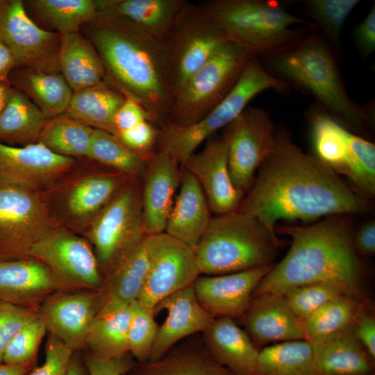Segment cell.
Returning <instances> with one entry per match:
<instances>
[{
	"mask_svg": "<svg viewBox=\"0 0 375 375\" xmlns=\"http://www.w3.org/2000/svg\"><path fill=\"white\" fill-rule=\"evenodd\" d=\"M238 210L275 230L281 219L309 222L361 213L368 204L339 174L277 129L274 147Z\"/></svg>",
	"mask_w": 375,
	"mask_h": 375,
	"instance_id": "1",
	"label": "cell"
},
{
	"mask_svg": "<svg viewBox=\"0 0 375 375\" xmlns=\"http://www.w3.org/2000/svg\"><path fill=\"white\" fill-rule=\"evenodd\" d=\"M81 28L101 60L106 81L140 104L158 127L168 122L174 97L161 40L124 18L99 12Z\"/></svg>",
	"mask_w": 375,
	"mask_h": 375,
	"instance_id": "2",
	"label": "cell"
},
{
	"mask_svg": "<svg viewBox=\"0 0 375 375\" xmlns=\"http://www.w3.org/2000/svg\"><path fill=\"white\" fill-rule=\"evenodd\" d=\"M275 231L290 236L291 247L263 277L252 297L283 294L294 288L329 281L358 288L362 269L344 215H330L306 226H276Z\"/></svg>",
	"mask_w": 375,
	"mask_h": 375,
	"instance_id": "3",
	"label": "cell"
},
{
	"mask_svg": "<svg viewBox=\"0 0 375 375\" xmlns=\"http://www.w3.org/2000/svg\"><path fill=\"white\" fill-rule=\"evenodd\" d=\"M258 57L272 75L288 86L311 95L322 110L345 128L365 138L372 135L374 103L360 105L351 99L339 60L318 31Z\"/></svg>",
	"mask_w": 375,
	"mask_h": 375,
	"instance_id": "4",
	"label": "cell"
},
{
	"mask_svg": "<svg viewBox=\"0 0 375 375\" xmlns=\"http://www.w3.org/2000/svg\"><path fill=\"white\" fill-rule=\"evenodd\" d=\"M279 247L275 230L237 209L212 217L194 249L201 274L222 275L272 265Z\"/></svg>",
	"mask_w": 375,
	"mask_h": 375,
	"instance_id": "5",
	"label": "cell"
},
{
	"mask_svg": "<svg viewBox=\"0 0 375 375\" xmlns=\"http://www.w3.org/2000/svg\"><path fill=\"white\" fill-rule=\"evenodd\" d=\"M226 37L257 56L285 47L317 31L274 0H210L199 4Z\"/></svg>",
	"mask_w": 375,
	"mask_h": 375,
	"instance_id": "6",
	"label": "cell"
},
{
	"mask_svg": "<svg viewBox=\"0 0 375 375\" xmlns=\"http://www.w3.org/2000/svg\"><path fill=\"white\" fill-rule=\"evenodd\" d=\"M287 87L265 68L258 56L253 57L230 93L201 120L185 127L169 122L160 126L158 149L182 165L199 145L238 117L256 95L269 89L283 91Z\"/></svg>",
	"mask_w": 375,
	"mask_h": 375,
	"instance_id": "7",
	"label": "cell"
},
{
	"mask_svg": "<svg viewBox=\"0 0 375 375\" xmlns=\"http://www.w3.org/2000/svg\"><path fill=\"white\" fill-rule=\"evenodd\" d=\"M256 56L246 47L226 40L176 94L168 122L185 127L204 118L230 93Z\"/></svg>",
	"mask_w": 375,
	"mask_h": 375,
	"instance_id": "8",
	"label": "cell"
},
{
	"mask_svg": "<svg viewBox=\"0 0 375 375\" xmlns=\"http://www.w3.org/2000/svg\"><path fill=\"white\" fill-rule=\"evenodd\" d=\"M228 40L200 5L187 2L161 40L174 97L186 80Z\"/></svg>",
	"mask_w": 375,
	"mask_h": 375,
	"instance_id": "9",
	"label": "cell"
},
{
	"mask_svg": "<svg viewBox=\"0 0 375 375\" xmlns=\"http://www.w3.org/2000/svg\"><path fill=\"white\" fill-rule=\"evenodd\" d=\"M131 178L94 217L88 231L101 274L124 251L146 235L142 220V185Z\"/></svg>",
	"mask_w": 375,
	"mask_h": 375,
	"instance_id": "10",
	"label": "cell"
},
{
	"mask_svg": "<svg viewBox=\"0 0 375 375\" xmlns=\"http://www.w3.org/2000/svg\"><path fill=\"white\" fill-rule=\"evenodd\" d=\"M28 258L49 269L57 291L97 290L102 274L88 241L56 227L31 249Z\"/></svg>",
	"mask_w": 375,
	"mask_h": 375,
	"instance_id": "11",
	"label": "cell"
},
{
	"mask_svg": "<svg viewBox=\"0 0 375 375\" xmlns=\"http://www.w3.org/2000/svg\"><path fill=\"white\" fill-rule=\"evenodd\" d=\"M56 228L35 190L0 185V260L28 258L32 247Z\"/></svg>",
	"mask_w": 375,
	"mask_h": 375,
	"instance_id": "12",
	"label": "cell"
},
{
	"mask_svg": "<svg viewBox=\"0 0 375 375\" xmlns=\"http://www.w3.org/2000/svg\"><path fill=\"white\" fill-rule=\"evenodd\" d=\"M146 246L149 268L136 301L153 310L162 299L192 285L201 273L194 249L165 232L147 235Z\"/></svg>",
	"mask_w": 375,
	"mask_h": 375,
	"instance_id": "13",
	"label": "cell"
},
{
	"mask_svg": "<svg viewBox=\"0 0 375 375\" xmlns=\"http://www.w3.org/2000/svg\"><path fill=\"white\" fill-rule=\"evenodd\" d=\"M276 130L269 112L256 107H247L224 128L222 135L228 144L231 177L242 193L249 190L256 172L272 151Z\"/></svg>",
	"mask_w": 375,
	"mask_h": 375,
	"instance_id": "14",
	"label": "cell"
},
{
	"mask_svg": "<svg viewBox=\"0 0 375 375\" xmlns=\"http://www.w3.org/2000/svg\"><path fill=\"white\" fill-rule=\"evenodd\" d=\"M61 36L39 26L28 15L24 1L0 0V40L14 55L17 67L60 72Z\"/></svg>",
	"mask_w": 375,
	"mask_h": 375,
	"instance_id": "15",
	"label": "cell"
},
{
	"mask_svg": "<svg viewBox=\"0 0 375 375\" xmlns=\"http://www.w3.org/2000/svg\"><path fill=\"white\" fill-rule=\"evenodd\" d=\"M100 307L97 290L55 291L41 303L38 317L47 333L74 351H83Z\"/></svg>",
	"mask_w": 375,
	"mask_h": 375,
	"instance_id": "16",
	"label": "cell"
},
{
	"mask_svg": "<svg viewBox=\"0 0 375 375\" xmlns=\"http://www.w3.org/2000/svg\"><path fill=\"white\" fill-rule=\"evenodd\" d=\"M181 167L197 179L211 211L219 215L238 209L244 194L233 183L228 144L222 135L207 139L203 148L191 154Z\"/></svg>",
	"mask_w": 375,
	"mask_h": 375,
	"instance_id": "17",
	"label": "cell"
},
{
	"mask_svg": "<svg viewBox=\"0 0 375 375\" xmlns=\"http://www.w3.org/2000/svg\"><path fill=\"white\" fill-rule=\"evenodd\" d=\"M274 265L222 274L198 276L193 283L200 305L213 317L240 318L253 293Z\"/></svg>",
	"mask_w": 375,
	"mask_h": 375,
	"instance_id": "18",
	"label": "cell"
},
{
	"mask_svg": "<svg viewBox=\"0 0 375 375\" xmlns=\"http://www.w3.org/2000/svg\"><path fill=\"white\" fill-rule=\"evenodd\" d=\"M73 158L58 155L38 142L23 147L0 142V185L36 190L62 174Z\"/></svg>",
	"mask_w": 375,
	"mask_h": 375,
	"instance_id": "19",
	"label": "cell"
},
{
	"mask_svg": "<svg viewBox=\"0 0 375 375\" xmlns=\"http://www.w3.org/2000/svg\"><path fill=\"white\" fill-rule=\"evenodd\" d=\"M181 175L180 164L166 151L158 149L149 158L141 190L146 235L165 232Z\"/></svg>",
	"mask_w": 375,
	"mask_h": 375,
	"instance_id": "20",
	"label": "cell"
},
{
	"mask_svg": "<svg viewBox=\"0 0 375 375\" xmlns=\"http://www.w3.org/2000/svg\"><path fill=\"white\" fill-rule=\"evenodd\" d=\"M163 310L167 316L158 327L149 360L160 358L181 340L201 333L215 319L199 303L193 284L162 299L153 312L156 315Z\"/></svg>",
	"mask_w": 375,
	"mask_h": 375,
	"instance_id": "21",
	"label": "cell"
},
{
	"mask_svg": "<svg viewBox=\"0 0 375 375\" xmlns=\"http://www.w3.org/2000/svg\"><path fill=\"white\" fill-rule=\"evenodd\" d=\"M240 318L256 345L305 340L303 321L292 311L282 294L253 297Z\"/></svg>",
	"mask_w": 375,
	"mask_h": 375,
	"instance_id": "22",
	"label": "cell"
},
{
	"mask_svg": "<svg viewBox=\"0 0 375 375\" xmlns=\"http://www.w3.org/2000/svg\"><path fill=\"white\" fill-rule=\"evenodd\" d=\"M57 290L43 262L33 258L0 260V300L38 311L43 301Z\"/></svg>",
	"mask_w": 375,
	"mask_h": 375,
	"instance_id": "23",
	"label": "cell"
},
{
	"mask_svg": "<svg viewBox=\"0 0 375 375\" xmlns=\"http://www.w3.org/2000/svg\"><path fill=\"white\" fill-rule=\"evenodd\" d=\"M125 375H237L217 362L206 348L201 333L176 344L160 358L135 361Z\"/></svg>",
	"mask_w": 375,
	"mask_h": 375,
	"instance_id": "24",
	"label": "cell"
},
{
	"mask_svg": "<svg viewBox=\"0 0 375 375\" xmlns=\"http://www.w3.org/2000/svg\"><path fill=\"white\" fill-rule=\"evenodd\" d=\"M146 236L121 253L102 274L100 309L137 300L144 284L149 258Z\"/></svg>",
	"mask_w": 375,
	"mask_h": 375,
	"instance_id": "25",
	"label": "cell"
},
{
	"mask_svg": "<svg viewBox=\"0 0 375 375\" xmlns=\"http://www.w3.org/2000/svg\"><path fill=\"white\" fill-rule=\"evenodd\" d=\"M209 353L237 375H253L260 350L247 333L229 317L215 318L201 333Z\"/></svg>",
	"mask_w": 375,
	"mask_h": 375,
	"instance_id": "26",
	"label": "cell"
},
{
	"mask_svg": "<svg viewBox=\"0 0 375 375\" xmlns=\"http://www.w3.org/2000/svg\"><path fill=\"white\" fill-rule=\"evenodd\" d=\"M179 190L165 233L194 249L211 219L206 197L197 179L182 167Z\"/></svg>",
	"mask_w": 375,
	"mask_h": 375,
	"instance_id": "27",
	"label": "cell"
},
{
	"mask_svg": "<svg viewBox=\"0 0 375 375\" xmlns=\"http://www.w3.org/2000/svg\"><path fill=\"white\" fill-rule=\"evenodd\" d=\"M312 344L317 375H369L374 373L375 361L358 339L353 323Z\"/></svg>",
	"mask_w": 375,
	"mask_h": 375,
	"instance_id": "28",
	"label": "cell"
},
{
	"mask_svg": "<svg viewBox=\"0 0 375 375\" xmlns=\"http://www.w3.org/2000/svg\"><path fill=\"white\" fill-rule=\"evenodd\" d=\"M99 13L124 18L162 40L185 8V0H95Z\"/></svg>",
	"mask_w": 375,
	"mask_h": 375,
	"instance_id": "29",
	"label": "cell"
},
{
	"mask_svg": "<svg viewBox=\"0 0 375 375\" xmlns=\"http://www.w3.org/2000/svg\"><path fill=\"white\" fill-rule=\"evenodd\" d=\"M8 81L40 109L46 119L65 113L74 93L60 72L17 67L9 74Z\"/></svg>",
	"mask_w": 375,
	"mask_h": 375,
	"instance_id": "30",
	"label": "cell"
},
{
	"mask_svg": "<svg viewBox=\"0 0 375 375\" xmlns=\"http://www.w3.org/2000/svg\"><path fill=\"white\" fill-rule=\"evenodd\" d=\"M58 65L74 92L106 81L104 67L95 47L79 32L61 36Z\"/></svg>",
	"mask_w": 375,
	"mask_h": 375,
	"instance_id": "31",
	"label": "cell"
},
{
	"mask_svg": "<svg viewBox=\"0 0 375 375\" xmlns=\"http://www.w3.org/2000/svg\"><path fill=\"white\" fill-rule=\"evenodd\" d=\"M131 313V302L101 308L90 325L86 352L108 358L128 354V332Z\"/></svg>",
	"mask_w": 375,
	"mask_h": 375,
	"instance_id": "32",
	"label": "cell"
},
{
	"mask_svg": "<svg viewBox=\"0 0 375 375\" xmlns=\"http://www.w3.org/2000/svg\"><path fill=\"white\" fill-rule=\"evenodd\" d=\"M24 5L39 26L61 35L79 32L98 13L95 0H28Z\"/></svg>",
	"mask_w": 375,
	"mask_h": 375,
	"instance_id": "33",
	"label": "cell"
},
{
	"mask_svg": "<svg viewBox=\"0 0 375 375\" xmlns=\"http://www.w3.org/2000/svg\"><path fill=\"white\" fill-rule=\"evenodd\" d=\"M126 97L106 81L73 93L65 114L114 135L113 119Z\"/></svg>",
	"mask_w": 375,
	"mask_h": 375,
	"instance_id": "34",
	"label": "cell"
},
{
	"mask_svg": "<svg viewBox=\"0 0 375 375\" xmlns=\"http://www.w3.org/2000/svg\"><path fill=\"white\" fill-rule=\"evenodd\" d=\"M315 157L338 174H344L349 153L350 131L317 104L306 112Z\"/></svg>",
	"mask_w": 375,
	"mask_h": 375,
	"instance_id": "35",
	"label": "cell"
},
{
	"mask_svg": "<svg viewBox=\"0 0 375 375\" xmlns=\"http://www.w3.org/2000/svg\"><path fill=\"white\" fill-rule=\"evenodd\" d=\"M46 120L40 109L12 87L0 115V142L17 147L38 143Z\"/></svg>",
	"mask_w": 375,
	"mask_h": 375,
	"instance_id": "36",
	"label": "cell"
},
{
	"mask_svg": "<svg viewBox=\"0 0 375 375\" xmlns=\"http://www.w3.org/2000/svg\"><path fill=\"white\" fill-rule=\"evenodd\" d=\"M253 375H317L313 346L301 340L265 347L259 352Z\"/></svg>",
	"mask_w": 375,
	"mask_h": 375,
	"instance_id": "37",
	"label": "cell"
},
{
	"mask_svg": "<svg viewBox=\"0 0 375 375\" xmlns=\"http://www.w3.org/2000/svg\"><path fill=\"white\" fill-rule=\"evenodd\" d=\"M122 173H101L81 179L70 190L67 207L75 217L96 215L127 183Z\"/></svg>",
	"mask_w": 375,
	"mask_h": 375,
	"instance_id": "38",
	"label": "cell"
},
{
	"mask_svg": "<svg viewBox=\"0 0 375 375\" xmlns=\"http://www.w3.org/2000/svg\"><path fill=\"white\" fill-rule=\"evenodd\" d=\"M94 129L64 113L46 120L38 142L60 156L87 157Z\"/></svg>",
	"mask_w": 375,
	"mask_h": 375,
	"instance_id": "39",
	"label": "cell"
},
{
	"mask_svg": "<svg viewBox=\"0 0 375 375\" xmlns=\"http://www.w3.org/2000/svg\"><path fill=\"white\" fill-rule=\"evenodd\" d=\"M362 306L358 295L354 294L327 302L303 321L305 340L314 344L349 326Z\"/></svg>",
	"mask_w": 375,
	"mask_h": 375,
	"instance_id": "40",
	"label": "cell"
},
{
	"mask_svg": "<svg viewBox=\"0 0 375 375\" xmlns=\"http://www.w3.org/2000/svg\"><path fill=\"white\" fill-rule=\"evenodd\" d=\"M87 157L133 178L143 176L149 159L99 129H94Z\"/></svg>",
	"mask_w": 375,
	"mask_h": 375,
	"instance_id": "41",
	"label": "cell"
},
{
	"mask_svg": "<svg viewBox=\"0 0 375 375\" xmlns=\"http://www.w3.org/2000/svg\"><path fill=\"white\" fill-rule=\"evenodd\" d=\"M359 0H306V15L312 19L317 29L326 38L338 60L343 58L341 31L343 24Z\"/></svg>",
	"mask_w": 375,
	"mask_h": 375,
	"instance_id": "42",
	"label": "cell"
},
{
	"mask_svg": "<svg viewBox=\"0 0 375 375\" xmlns=\"http://www.w3.org/2000/svg\"><path fill=\"white\" fill-rule=\"evenodd\" d=\"M358 291L345 282L329 281L294 288L282 295L294 315L303 321L327 302L344 295H358Z\"/></svg>",
	"mask_w": 375,
	"mask_h": 375,
	"instance_id": "43",
	"label": "cell"
},
{
	"mask_svg": "<svg viewBox=\"0 0 375 375\" xmlns=\"http://www.w3.org/2000/svg\"><path fill=\"white\" fill-rule=\"evenodd\" d=\"M349 158L343 175L351 182L360 196L372 198L375 194V145L367 138L350 131Z\"/></svg>",
	"mask_w": 375,
	"mask_h": 375,
	"instance_id": "44",
	"label": "cell"
},
{
	"mask_svg": "<svg viewBox=\"0 0 375 375\" xmlns=\"http://www.w3.org/2000/svg\"><path fill=\"white\" fill-rule=\"evenodd\" d=\"M132 313L128 332L129 353L136 362L148 361L159 326L155 320L153 310L131 302Z\"/></svg>",
	"mask_w": 375,
	"mask_h": 375,
	"instance_id": "45",
	"label": "cell"
},
{
	"mask_svg": "<svg viewBox=\"0 0 375 375\" xmlns=\"http://www.w3.org/2000/svg\"><path fill=\"white\" fill-rule=\"evenodd\" d=\"M47 334L44 324L39 318L23 327L6 347L3 363L11 365H37L40 345Z\"/></svg>",
	"mask_w": 375,
	"mask_h": 375,
	"instance_id": "46",
	"label": "cell"
},
{
	"mask_svg": "<svg viewBox=\"0 0 375 375\" xmlns=\"http://www.w3.org/2000/svg\"><path fill=\"white\" fill-rule=\"evenodd\" d=\"M38 318V311L0 300V363L8 344L26 324Z\"/></svg>",
	"mask_w": 375,
	"mask_h": 375,
	"instance_id": "47",
	"label": "cell"
},
{
	"mask_svg": "<svg viewBox=\"0 0 375 375\" xmlns=\"http://www.w3.org/2000/svg\"><path fill=\"white\" fill-rule=\"evenodd\" d=\"M74 350L53 335L47 333L45 359L26 375H67Z\"/></svg>",
	"mask_w": 375,
	"mask_h": 375,
	"instance_id": "48",
	"label": "cell"
},
{
	"mask_svg": "<svg viewBox=\"0 0 375 375\" xmlns=\"http://www.w3.org/2000/svg\"><path fill=\"white\" fill-rule=\"evenodd\" d=\"M158 126L144 121L115 137L128 149L149 158L158 150Z\"/></svg>",
	"mask_w": 375,
	"mask_h": 375,
	"instance_id": "49",
	"label": "cell"
},
{
	"mask_svg": "<svg viewBox=\"0 0 375 375\" xmlns=\"http://www.w3.org/2000/svg\"><path fill=\"white\" fill-rule=\"evenodd\" d=\"M83 357L89 375H125L135 362L130 353L108 358L85 352Z\"/></svg>",
	"mask_w": 375,
	"mask_h": 375,
	"instance_id": "50",
	"label": "cell"
},
{
	"mask_svg": "<svg viewBox=\"0 0 375 375\" xmlns=\"http://www.w3.org/2000/svg\"><path fill=\"white\" fill-rule=\"evenodd\" d=\"M144 121L154 122L149 113L136 101L126 99L117 110L113 119L114 135Z\"/></svg>",
	"mask_w": 375,
	"mask_h": 375,
	"instance_id": "51",
	"label": "cell"
},
{
	"mask_svg": "<svg viewBox=\"0 0 375 375\" xmlns=\"http://www.w3.org/2000/svg\"><path fill=\"white\" fill-rule=\"evenodd\" d=\"M353 40L357 49L363 58L372 54L375 50V6L365 18L356 27Z\"/></svg>",
	"mask_w": 375,
	"mask_h": 375,
	"instance_id": "52",
	"label": "cell"
},
{
	"mask_svg": "<svg viewBox=\"0 0 375 375\" xmlns=\"http://www.w3.org/2000/svg\"><path fill=\"white\" fill-rule=\"evenodd\" d=\"M353 326L358 339L375 361V318L363 304L355 318Z\"/></svg>",
	"mask_w": 375,
	"mask_h": 375,
	"instance_id": "53",
	"label": "cell"
},
{
	"mask_svg": "<svg viewBox=\"0 0 375 375\" xmlns=\"http://www.w3.org/2000/svg\"><path fill=\"white\" fill-rule=\"evenodd\" d=\"M353 244L356 253L372 256L375 253V222L369 221L353 233Z\"/></svg>",
	"mask_w": 375,
	"mask_h": 375,
	"instance_id": "54",
	"label": "cell"
},
{
	"mask_svg": "<svg viewBox=\"0 0 375 375\" xmlns=\"http://www.w3.org/2000/svg\"><path fill=\"white\" fill-rule=\"evenodd\" d=\"M17 67L14 55L0 40V81H8L9 74Z\"/></svg>",
	"mask_w": 375,
	"mask_h": 375,
	"instance_id": "55",
	"label": "cell"
},
{
	"mask_svg": "<svg viewBox=\"0 0 375 375\" xmlns=\"http://www.w3.org/2000/svg\"><path fill=\"white\" fill-rule=\"evenodd\" d=\"M67 375H89L81 351H75Z\"/></svg>",
	"mask_w": 375,
	"mask_h": 375,
	"instance_id": "56",
	"label": "cell"
},
{
	"mask_svg": "<svg viewBox=\"0 0 375 375\" xmlns=\"http://www.w3.org/2000/svg\"><path fill=\"white\" fill-rule=\"evenodd\" d=\"M35 366L33 364L11 365L0 363V375H26Z\"/></svg>",
	"mask_w": 375,
	"mask_h": 375,
	"instance_id": "57",
	"label": "cell"
},
{
	"mask_svg": "<svg viewBox=\"0 0 375 375\" xmlns=\"http://www.w3.org/2000/svg\"><path fill=\"white\" fill-rule=\"evenodd\" d=\"M12 89L9 81H0V115L8 103Z\"/></svg>",
	"mask_w": 375,
	"mask_h": 375,
	"instance_id": "58",
	"label": "cell"
},
{
	"mask_svg": "<svg viewBox=\"0 0 375 375\" xmlns=\"http://www.w3.org/2000/svg\"><path fill=\"white\" fill-rule=\"evenodd\" d=\"M369 375H374V373H373V374H369Z\"/></svg>",
	"mask_w": 375,
	"mask_h": 375,
	"instance_id": "59",
	"label": "cell"
}]
</instances>
